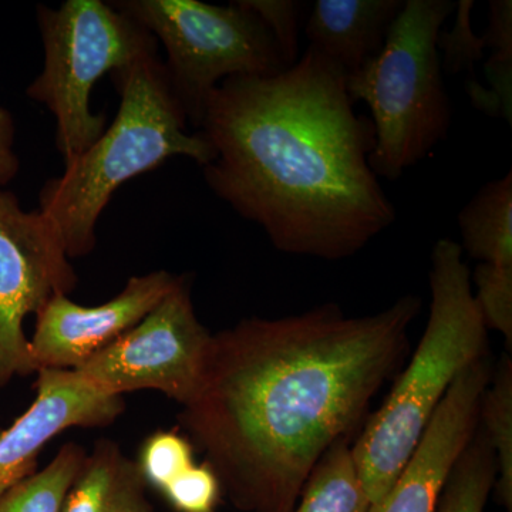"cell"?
<instances>
[{"label": "cell", "instance_id": "obj_1", "mask_svg": "<svg viewBox=\"0 0 512 512\" xmlns=\"http://www.w3.org/2000/svg\"><path fill=\"white\" fill-rule=\"evenodd\" d=\"M420 311L413 295L366 316L323 303L212 335L178 420L239 511L292 512L320 458L349 439L402 365Z\"/></svg>", "mask_w": 512, "mask_h": 512}, {"label": "cell", "instance_id": "obj_2", "mask_svg": "<svg viewBox=\"0 0 512 512\" xmlns=\"http://www.w3.org/2000/svg\"><path fill=\"white\" fill-rule=\"evenodd\" d=\"M346 77L309 46L275 76L229 77L205 107V183L285 254L350 258L396 221L369 165L375 127Z\"/></svg>", "mask_w": 512, "mask_h": 512}, {"label": "cell", "instance_id": "obj_3", "mask_svg": "<svg viewBox=\"0 0 512 512\" xmlns=\"http://www.w3.org/2000/svg\"><path fill=\"white\" fill-rule=\"evenodd\" d=\"M111 79L121 99L116 119L39 194V210L55 225L70 259L96 248L97 221L121 185L171 157L191 158L201 167L215 158L200 131L188 133L157 55L141 57Z\"/></svg>", "mask_w": 512, "mask_h": 512}, {"label": "cell", "instance_id": "obj_4", "mask_svg": "<svg viewBox=\"0 0 512 512\" xmlns=\"http://www.w3.org/2000/svg\"><path fill=\"white\" fill-rule=\"evenodd\" d=\"M429 282L430 315L416 353L352 446L370 504L402 473L454 380L490 356L471 271L453 239H439L434 245Z\"/></svg>", "mask_w": 512, "mask_h": 512}, {"label": "cell", "instance_id": "obj_5", "mask_svg": "<svg viewBox=\"0 0 512 512\" xmlns=\"http://www.w3.org/2000/svg\"><path fill=\"white\" fill-rule=\"evenodd\" d=\"M456 5L404 0L382 52L346 77L350 99L365 101L372 113L376 143L369 165L377 178L399 180L448 136L451 103L437 37Z\"/></svg>", "mask_w": 512, "mask_h": 512}, {"label": "cell", "instance_id": "obj_6", "mask_svg": "<svg viewBox=\"0 0 512 512\" xmlns=\"http://www.w3.org/2000/svg\"><path fill=\"white\" fill-rule=\"evenodd\" d=\"M45 67L28 96L56 119V146L70 164L106 130L107 117L90 110V96L106 74L157 55L156 37L101 0H67L60 8L37 6Z\"/></svg>", "mask_w": 512, "mask_h": 512}, {"label": "cell", "instance_id": "obj_7", "mask_svg": "<svg viewBox=\"0 0 512 512\" xmlns=\"http://www.w3.org/2000/svg\"><path fill=\"white\" fill-rule=\"evenodd\" d=\"M110 3L163 43L171 93L197 131L211 93L224 80L288 69L271 32L242 0L225 6L200 0Z\"/></svg>", "mask_w": 512, "mask_h": 512}, {"label": "cell", "instance_id": "obj_8", "mask_svg": "<svg viewBox=\"0 0 512 512\" xmlns=\"http://www.w3.org/2000/svg\"><path fill=\"white\" fill-rule=\"evenodd\" d=\"M211 342L183 276L146 318L73 372L110 396L151 389L185 406L200 389Z\"/></svg>", "mask_w": 512, "mask_h": 512}, {"label": "cell", "instance_id": "obj_9", "mask_svg": "<svg viewBox=\"0 0 512 512\" xmlns=\"http://www.w3.org/2000/svg\"><path fill=\"white\" fill-rule=\"evenodd\" d=\"M76 284L52 221L40 210H22L13 192L0 190V386L36 373L23 322Z\"/></svg>", "mask_w": 512, "mask_h": 512}, {"label": "cell", "instance_id": "obj_10", "mask_svg": "<svg viewBox=\"0 0 512 512\" xmlns=\"http://www.w3.org/2000/svg\"><path fill=\"white\" fill-rule=\"evenodd\" d=\"M183 276L156 271L133 276L119 295L97 306H82L59 293L37 313L29 339L36 373L74 370L141 322Z\"/></svg>", "mask_w": 512, "mask_h": 512}, {"label": "cell", "instance_id": "obj_11", "mask_svg": "<svg viewBox=\"0 0 512 512\" xmlns=\"http://www.w3.org/2000/svg\"><path fill=\"white\" fill-rule=\"evenodd\" d=\"M493 369L485 356L454 380L402 473L367 512H436L451 468L476 433Z\"/></svg>", "mask_w": 512, "mask_h": 512}, {"label": "cell", "instance_id": "obj_12", "mask_svg": "<svg viewBox=\"0 0 512 512\" xmlns=\"http://www.w3.org/2000/svg\"><path fill=\"white\" fill-rule=\"evenodd\" d=\"M123 410L121 397L93 389L73 370H39L36 399L0 433V497L35 473L40 451L57 434L72 427L109 426Z\"/></svg>", "mask_w": 512, "mask_h": 512}, {"label": "cell", "instance_id": "obj_13", "mask_svg": "<svg viewBox=\"0 0 512 512\" xmlns=\"http://www.w3.org/2000/svg\"><path fill=\"white\" fill-rule=\"evenodd\" d=\"M404 0H318L306 23L309 46L346 76L379 55Z\"/></svg>", "mask_w": 512, "mask_h": 512}, {"label": "cell", "instance_id": "obj_14", "mask_svg": "<svg viewBox=\"0 0 512 512\" xmlns=\"http://www.w3.org/2000/svg\"><path fill=\"white\" fill-rule=\"evenodd\" d=\"M151 508L137 464L113 441L103 440L87 454L62 512H143Z\"/></svg>", "mask_w": 512, "mask_h": 512}, {"label": "cell", "instance_id": "obj_15", "mask_svg": "<svg viewBox=\"0 0 512 512\" xmlns=\"http://www.w3.org/2000/svg\"><path fill=\"white\" fill-rule=\"evenodd\" d=\"M460 247L480 264L512 266V173L480 188L458 214Z\"/></svg>", "mask_w": 512, "mask_h": 512}, {"label": "cell", "instance_id": "obj_16", "mask_svg": "<svg viewBox=\"0 0 512 512\" xmlns=\"http://www.w3.org/2000/svg\"><path fill=\"white\" fill-rule=\"evenodd\" d=\"M369 507L352 446L346 439L338 441L320 458L292 512H367Z\"/></svg>", "mask_w": 512, "mask_h": 512}, {"label": "cell", "instance_id": "obj_17", "mask_svg": "<svg viewBox=\"0 0 512 512\" xmlns=\"http://www.w3.org/2000/svg\"><path fill=\"white\" fill-rule=\"evenodd\" d=\"M478 430L493 450L497 461L494 491L498 501L512 511V360L504 353L493 369L481 397Z\"/></svg>", "mask_w": 512, "mask_h": 512}, {"label": "cell", "instance_id": "obj_18", "mask_svg": "<svg viewBox=\"0 0 512 512\" xmlns=\"http://www.w3.org/2000/svg\"><path fill=\"white\" fill-rule=\"evenodd\" d=\"M86 458L79 444H64L49 466L19 481L0 497V512H62Z\"/></svg>", "mask_w": 512, "mask_h": 512}, {"label": "cell", "instance_id": "obj_19", "mask_svg": "<svg viewBox=\"0 0 512 512\" xmlns=\"http://www.w3.org/2000/svg\"><path fill=\"white\" fill-rule=\"evenodd\" d=\"M491 57L485 66L488 82L493 89L485 92L480 84L468 86L471 100L478 110L491 116L512 120V2L491 0L490 25L484 35Z\"/></svg>", "mask_w": 512, "mask_h": 512}, {"label": "cell", "instance_id": "obj_20", "mask_svg": "<svg viewBox=\"0 0 512 512\" xmlns=\"http://www.w3.org/2000/svg\"><path fill=\"white\" fill-rule=\"evenodd\" d=\"M497 481V461L483 433L473 439L448 474L436 512H484Z\"/></svg>", "mask_w": 512, "mask_h": 512}, {"label": "cell", "instance_id": "obj_21", "mask_svg": "<svg viewBox=\"0 0 512 512\" xmlns=\"http://www.w3.org/2000/svg\"><path fill=\"white\" fill-rule=\"evenodd\" d=\"M136 464L144 483L153 485L161 493L194 466V444L178 431H156L144 441Z\"/></svg>", "mask_w": 512, "mask_h": 512}, {"label": "cell", "instance_id": "obj_22", "mask_svg": "<svg viewBox=\"0 0 512 512\" xmlns=\"http://www.w3.org/2000/svg\"><path fill=\"white\" fill-rule=\"evenodd\" d=\"M476 285L474 301L487 330L504 336L508 352L512 348V266L478 264L471 272Z\"/></svg>", "mask_w": 512, "mask_h": 512}, {"label": "cell", "instance_id": "obj_23", "mask_svg": "<svg viewBox=\"0 0 512 512\" xmlns=\"http://www.w3.org/2000/svg\"><path fill=\"white\" fill-rule=\"evenodd\" d=\"M474 9L473 0H460L456 5V22L450 32L441 30L437 37V49L443 52L441 69L456 76L464 72L476 74V64L484 57V36H477L471 26V12Z\"/></svg>", "mask_w": 512, "mask_h": 512}, {"label": "cell", "instance_id": "obj_24", "mask_svg": "<svg viewBox=\"0 0 512 512\" xmlns=\"http://www.w3.org/2000/svg\"><path fill=\"white\" fill-rule=\"evenodd\" d=\"M161 494L178 512H215L222 497L220 478L210 464H197L185 470Z\"/></svg>", "mask_w": 512, "mask_h": 512}, {"label": "cell", "instance_id": "obj_25", "mask_svg": "<svg viewBox=\"0 0 512 512\" xmlns=\"http://www.w3.org/2000/svg\"><path fill=\"white\" fill-rule=\"evenodd\" d=\"M247 8L259 16L274 37L285 66L298 62L299 29L305 6L296 0H242Z\"/></svg>", "mask_w": 512, "mask_h": 512}, {"label": "cell", "instance_id": "obj_26", "mask_svg": "<svg viewBox=\"0 0 512 512\" xmlns=\"http://www.w3.org/2000/svg\"><path fill=\"white\" fill-rule=\"evenodd\" d=\"M15 120L5 107L0 106V187L9 184L18 175L19 158L15 153Z\"/></svg>", "mask_w": 512, "mask_h": 512}, {"label": "cell", "instance_id": "obj_27", "mask_svg": "<svg viewBox=\"0 0 512 512\" xmlns=\"http://www.w3.org/2000/svg\"><path fill=\"white\" fill-rule=\"evenodd\" d=\"M143 512H153V508H148V510L143 511Z\"/></svg>", "mask_w": 512, "mask_h": 512}]
</instances>
